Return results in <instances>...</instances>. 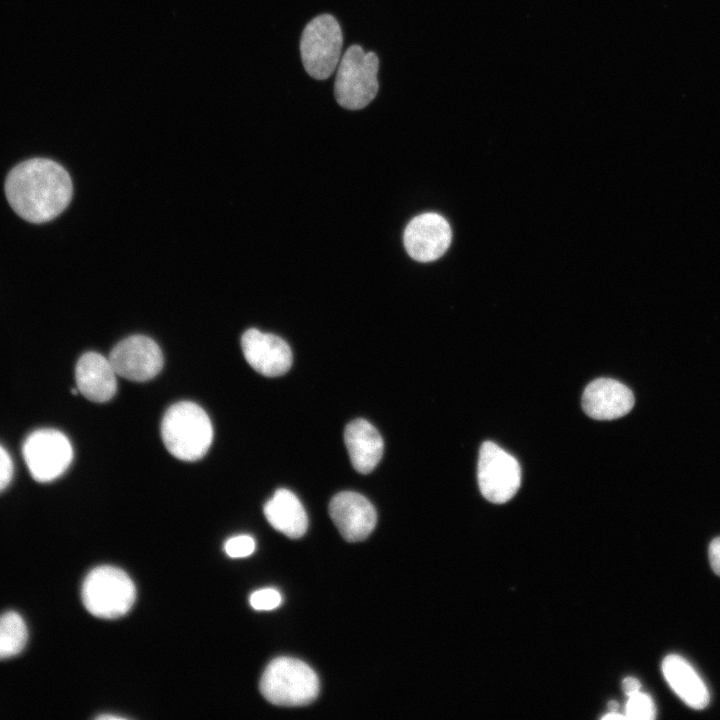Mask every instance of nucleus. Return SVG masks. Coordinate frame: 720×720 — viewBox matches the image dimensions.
Masks as SVG:
<instances>
[{
  "mask_svg": "<svg viewBox=\"0 0 720 720\" xmlns=\"http://www.w3.org/2000/svg\"><path fill=\"white\" fill-rule=\"evenodd\" d=\"M256 547L255 540L249 535H237L229 538L224 545L225 552L232 558L250 556Z\"/></svg>",
  "mask_w": 720,
  "mask_h": 720,
  "instance_id": "nucleus-21",
  "label": "nucleus"
},
{
  "mask_svg": "<svg viewBox=\"0 0 720 720\" xmlns=\"http://www.w3.org/2000/svg\"><path fill=\"white\" fill-rule=\"evenodd\" d=\"M709 560L713 571L720 576V537L710 543Z\"/></svg>",
  "mask_w": 720,
  "mask_h": 720,
  "instance_id": "nucleus-23",
  "label": "nucleus"
},
{
  "mask_svg": "<svg viewBox=\"0 0 720 720\" xmlns=\"http://www.w3.org/2000/svg\"><path fill=\"white\" fill-rule=\"evenodd\" d=\"M662 671L670 687L688 706L703 709L708 705L710 695L705 683L683 657L666 656Z\"/></svg>",
  "mask_w": 720,
  "mask_h": 720,
  "instance_id": "nucleus-16",
  "label": "nucleus"
},
{
  "mask_svg": "<svg viewBox=\"0 0 720 720\" xmlns=\"http://www.w3.org/2000/svg\"><path fill=\"white\" fill-rule=\"evenodd\" d=\"M623 691L627 696H631L640 691L641 683L634 677H626L622 682Z\"/></svg>",
  "mask_w": 720,
  "mask_h": 720,
  "instance_id": "nucleus-24",
  "label": "nucleus"
},
{
  "mask_svg": "<svg viewBox=\"0 0 720 720\" xmlns=\"http://www.w3.org/2000/svg\"><path fill=\"white\" fill-rule=\"evenodd\" d=\"M632 391L611 378L590 382L582 396L584 412L596 420H613L628 414L634 406Z\"/></svg>",
  "mask_w": 720,
  "mask_h": 720,
  "instance_id": "nucleus-13",
  "label": "nucleus"
},
{
  "mask_svg": "<svg viewBox=\"0 0 720 720\" xmlns=\"http://www.w3.org/2000/svg\"><path fill=\"white\" fill-rule=\"evenodd\" d=\"M81 595L85 608L92 615L114 619L130 610L136 590L131 578L120 568L99 566L84 579Z\"/></svg>",
  "mask_w": 720,
  "mask_h": 720,
  "instance_id": "nucleus-5",
  "label": "nucleus"
},
{
  "mask_svg": "<svg viewBox=\"0 0 720 720\" xmlns=\"http://www.w3.org/2000/svg\"><path fill=\"white\" fill-rule=\"evenodd\" d=\"M270 525L285 536L297 539L308 528V517L298 497L288 489H278L264 506Z\"/></svg>",
  "mask_w": 720,
  "mask_h": 720,
  "instance_id": "nucleus-17",
  "label": "nucleus"
},
{
  "mask_svg": "<svg viewBox=\"0 0 720 720\" xmlns=\"http://www.w3.org/2000/svg\"><path fill=\"white\" fill-rule=\"evenodd\" d=\"M241 348L247 363L264 376L283 375L292 365V351L277 335L248 329L242 335Z\"/></svg>",
  "mask_w": 720,
  "mask_h": 720,
  "instance_id": "nucleus-11",
  "label": "nucleus"
},
{
  "mask_svg": "<svg viewBox=\"0 0 720 720\" xmlns=\"http://www.w3.org/2000/svg\"><path fill=\"white\" fill-rule=\"evenodd\" d=\"M282 603L280 592L274 588H263L250 595V605L256 610H273Z\"/></svg>",
  "mask_w": 720,
  "mask_h": 720,
  "instance_id": "nucleus-20",
  "label": "nucleus"
},
{
  "mask_svg": "<svg viewBox=\"0 0 720 720\" xmlns=\"http://www.w3.org/2000/svg\"><path fill=\"white\" fill-rule=\"evenodd\" d=\"M116 372L108 358L97 352L83 354L75 367L76 386L90 401L103 403L116 393Z\"/></svg>",
  "mask_w": 720,
  "mask_h": 720,
  "instance_id": "nucleus-14",
  "label": "nucleus"
},
{
  "mask_svg": "<svg viewBox=\"0 0 720 720\" xmlns=\"http://www.w3.org/2000/svg\"><path fill=\"white\" fill-rule=\"evenodd\" d=\"M13 470V462L10 455L0 445V492L11 482Z\"/></svg>",
  "mask_w": 720,
  "mask_h": 720,
  "instance_id": "nucleus-22",
  "label": "nucleus"
},
{
  "mask_svg": "<svg viewBox=\"0 0 720 720\" xmlns=\"http://www.w3.org/2000/svg\"><path fill=\"white\" fill-rule=\"evenodd\" d=\"M602 719L605 720H611V719H627L625 715L620 714L619 712H609L605 714Z\"/></svg>",
  "mask_w": 720,
  "mask_h": 720,
  "instance_id": "nucleus-25",
  "label": "nucleus"
},
{
  "mask_svg": "<svg viewBox=\"0 0 720 720\" xmlns=\"http://www.w3.org/2000/svg\"><path fill=\"white\" fill-rule=\"evenodd\" d=\"M166 449L182 461H196L208 451L213 428L207 413L196 403L181 401L170 406L161 422Z\"/></svg>",
  "mask_w": 720,
  "mask_h": 720,
  "instance_id": "nucleus-2",
  "label": "nucleus"
},
{
  "mask_svg": "<svg viewBox=\"0 0 720 720\" xmlns=\"http://www.w3.org/2000/svg\"><path fill=\"white\" fill-rule=\"evenodd\" d=\"M260 692L278 706H304L319 694L317 674L306 663L290 657L272 660L260 679Z\"/></svg>",
  "mask_w": 720,
  "mask_h": 720,
  "instance_id": "nucleus-3",
  "label": "nucleus"
},
{
  "mask_svg": "<svg viewBox=\"0 0 720 720\" xmlns=\"http://www.w3.org/2000/svg\"><path fill=\"white\" fill-rule=\"evenodd\" d=\"M378 56L359 45L350 46L337 67L334 95L338 104L349 110L366 107L377 95Z\"/></svg>",
  "mask_w": 720,
  "mask_h": 720,
  "instance_id": "nucleus-4",
  "label": "nucleus"
},
{
  "mask_svg": "<svg viewBox=\"0 0 720 720\" xmlns=\"http://www.w3.org/2000/svg\"><path fill=\"white\" fill-rule=\"evenodd\" d=\"M23 457L31 476L38 482L60 477L73 459L69 439L55 429H39L25 439Z\"/></svg>",
  "mask_w": 720,
  "mask_h": 720,
  "instance_id": "nucleus-7",
  "label": "nucleus"
},
{
  "mask_svg": "<svg viewBox=\"0 0 720 720\" xmlns=\"http://www.w3.org/2000/svg\"><path fill=\"white\" fill-rule=\"evenodd\" d=\"M28 630L23 618L14 611L0 616V659L19 654L25 647Z\"/></svg>",
  "mask_w": 720,
  "mask_h": 720,
  "instance_id": "nucleus-18",
  "label": "nucleus"
},
{
  "mask_svg": "<svg viewBox=\"0 0 720 720\" xmlns=\"http://www.w3.org/2000/svg\"><path fill=\"white\" fill-rule=\"evenodd\" d=\"M626 718L651 720L656 716V708L652 698L641 691L628 696Z\"/></svg>",
  "mask_w": 720,
  "mask_h": 720,
  "instance_id": "nucleus-19",
  "label": "nucleus"
},
{
  "mask_svg": "<svg viewBox=\"0 0 720 720\" xmlns=\"http://www.w3.org/2000/svg\"><path fill=\"white\" fill-rule=\"evenodd\" d=\"M329 514L342 537L348 542L366 539L377 522L376 510L371 502L352 491L336 494L329 503Z\"/></svg>",
  "mask_w": 720,
  "mask_h": 720,
  "instance_id": "nucleus-12",
  "label": "nucleus"
},
{
  "mask_svg": "<svg viewBox=\"0 0 720 720\" xmlns=\"http://www.w3.org/2000/svg\"><path fill=\"white\" fill-rule=\"evenodd\" d=\"M117 376L143 382L155 377L163 366V355L157 343L143 335H132L120 341L109 354Z\"/></svg>",
  "mask_w": 720,
  "mask_h": 720,
  "instance_id": "nucleus-9",
  "label": "nucleus"
},
{
  "mask_svg": "<svg viewBox=\"0 0 720 720\" xmlns=\"http://www.w3.org/2000/svg\"><path fill=\"white\" fill-rule=\"evenodd\" d=\"M343 34L338 21L330 14L313 18L300 39V55L306 72L317 80L329 78L341 59Z\"/></svg>",
  "mask_w": 720,
  "mask_h": 720,
  "instance_id": "nucleus-6",
  "label": "nucleus"
},
{
  "mask_svg": "<svg viewBox=\"0 0 720 720\" xmlns=\"http://www.w3.org/2000/svg\"><path fill=\"white\" fill-rule=\"evenodd\" d=\"M452 238L450 225L436 213L414 217L406 226L403 240L411 258L430 262L440 258L448 249Z\"/></svg>",
  "mask_w": 720,
  "mask_h": 720,
  "instance_id": "nucleus-10",
  "label": "nucleus"
},
{
  "mask_svg": "<svg viewBox=\"0 0 720 720\" xmlns=\"http://www.w3.org/2000/svg\"><path fill=\"white\" fill-rule=\"evenodd\" d=\"M344 442L350 461L359 473H370L382 458L383 439L378 430L365 419H355L346 425Z\"/></svg>",
  "mask_w": 720,
  "mask_h": 720,
  "instance_id": "nucleus-15",
  "label": "nucleus"
},
{
  "mask_svg": "<svg viewBox=\"0 0 720 720\" xmlns=\"http://www.w3.org/2000/svg\"><path fill=\"white\" fill-rule=\"evenodd\" d=\"M607 706L610 712H618L619 705L617 701L612 700L608 702Z\"/></svg>",
  "mask_w": 720,
  "mask_h": 720,
  "instance_id": "nucleus-26",
  "label": "nucleus"
},
{
  "mask_svg": "<svg viewBox=\"0 0 720 720\" xmlns=\"http://www.w3.org/2000/svg\"><path fill=\"white\" fill-rule=\"evenodd\" d=\"M5 194L12 209L23 219L43 223L58 216L70 203L72 182L58 163L44 158L24 161L5 181Z\"/></svg>",
  "mask_w": 720,
  "mask_h": 720,
  "instance_id": "nucleus-1",
  "label": "nucleus"
},
{
  "mask_svg": "<svg viewBox=\"0 0 720 720\" xmlns=\"http://www.w3.org/2000/svg\"><path fill=\"white\" fill-rule=\"evenodd\" d=\"M478 485L482 495L492 503H505L518 491L521 469L518 461L491 441L479 451Z\"/></svg>",
  "mask_w": 720,
  "mask_h": 720,
  "instance_id": "nucleus-8",
  "label": "nucleus"
}]
</instances>
